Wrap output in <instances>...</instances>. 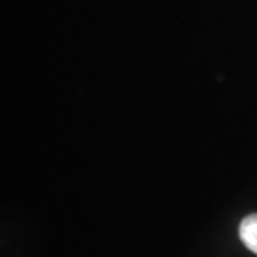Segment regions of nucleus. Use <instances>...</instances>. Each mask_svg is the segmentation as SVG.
<instances>
[{
  "mask_svg": "<svg viewBox=\"0 0 257 257\" xmlns=\"http://www.w3.org/2000/svg\"><path fill=\"white\" fill-rule=\"evenodd\" d=\"M239 235L245 247L257 254V214H250L242 219L239 225Z\"/></svg>",
  "mask_w": 257,
  "mask_h": 257,
  "instance_id": "obj_1",
  "label": "nucleus"
}]
</instances>
